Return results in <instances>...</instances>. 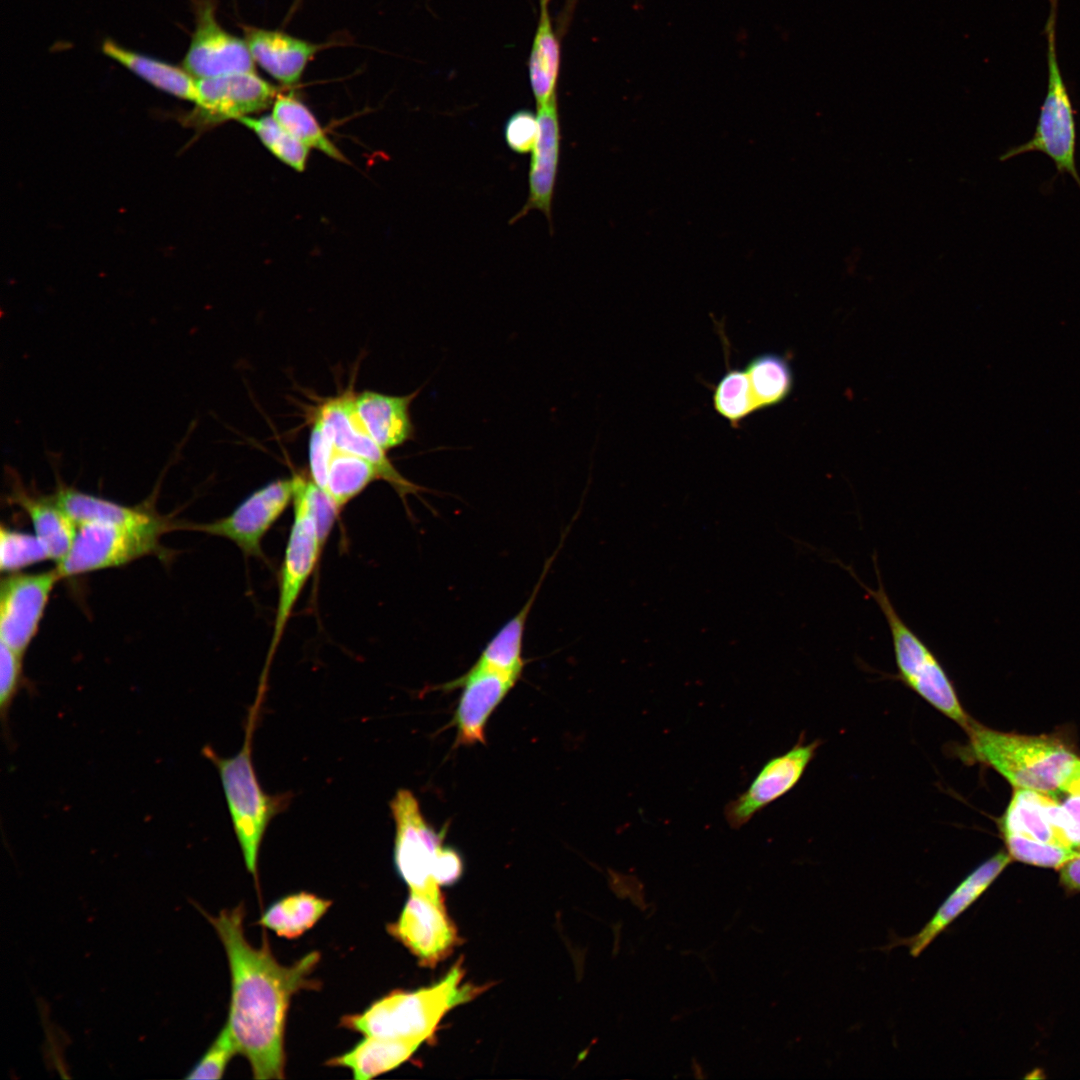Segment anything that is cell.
<instances>
[{
  "label": "cell",
  "mask_w": 1080,
  "mask_h": 1080,
  "mask_svg": "<svg viewBox=\"0 0 1080 1080\" xmlns=\"http://www.w3.org/2000/svg\"><path fill=\"white\" fill-rule=\"evenodd\" d=\"M244 915L242 904L217 916L207 915L223 944L231 974L226 1025L255 1079H281L289 1003L298 991L319 986L310 976L320 954L310 952L291 965L280 964L265 937L258 948L246 939Z\"/></svg>",
  "instance_id": "6da1fadb"
},
{
  "label": "cell",
  "mask_w": 1080,
  "mask_h": 1080,
  "mask_svg": "<svg viewBox=\"0 0 1080 1080\" xmlns=\"http://www.w3.org/2000/svg\"><path fill=\"white\" fill-rule=\"evenodd\" d=\"M965 731L968 741L958 747V756L994 769L1014 789L1057 794L1080 760L1055 736L998 731L974 719Z\"/></svg>",
  "instance_id": "7a4b0ae2"
},
{
  "label": "cell",
  "mask_w": 1080,
  "mask_h": 1080,
  "mask_svg": "<svg viewBox=\"0 0 1080 1080\" xmlns=\"http://www.w3.org/2000/svg\"><path fill=\"white\" fill-rule=\"evenodd\" d=\"M460 963L433 986L415 991H393L376 1000L363 1012L344 1016L342 1024L365 1036L429 1039L443 1016L453 1007L472 999L480 988L463 983Z\"/></svg>",
  "instance_id": "3957f363"
},
{
  "label": "cell",
  "mask_w": 1080,
  "mask_h": 1080,
  "mask_svg": "<svg viewBox=\"0 0 1080 1080\" xmlns=\"http://www.w3.org/2000/svg\"><path fill=\"white\" fill-rule=\"evenodd\" d=\"M873 563L878 582L876 589L869 588L851 567L839 562L875 601L887 622L897 668L896 678L965 730L972 718L962 706L952 679L937 655L899 615L882 582L876 553Z\"/></svg>",
  "instance_id": "277c9868"
},
{
  "label": "cell",
  "mask_w": 1080,
  "mask_h": 1080,
  "mask_svg": "<svg viewBox=\"0 0 1080 1080\" xmlns=\"http://www.w3.org/2000/svg\"><path fill=\"white\" fill-rule=\"evenodd\" d=\"M258 706L256 703L249 715L244 744L235 755L221 757L210 746L202 750L218 770L246 868L254 876L257 875L259 849L266 829L288 802L287 794L265 793L253 767L251 739Z\"/></svg>",
  "instance_id": "5b68a950"
},
{
  "label": "cell",
  "mask_w": 1080,
  "mask_h": 1080,
  "mask_svg": "<svg viewBox=\"0 0 1080 1080\" xmlns=\"http://www.w3.org/2000/svg\"><path fill=\"white\" fill-rule=\"evenodd\" d=\"M294 481L293 522L279 572L278 602L273 633L260 683L266 684L270 665L300 594L313 573L324 546L315 514L317 485L311 478L296 472Z\"/></svg>",
  "instance_id": "8992f818"
},
{
  "label": "cell",
  "mask_w": 1080,
  "mask_h": 1080,
  "mask_svg": "<svg viewBox=\"0 0 1080 1080\" xmlns=\"http://www.w3.org/2000/svg\"><path fill=\"white\" fill-rule=\"evenodd\" d=\"M173 528L178 524L169 518L143 526L80 524L69 551L55 568L63 579L116 568L145 556L168 561L174 552L160 539Z\"/></svg>",
  "instance_id": "52a82bcc"
},
{
  "label": "cell",
  "mask_w": 1080,
  "mask_h": 1080,
  "mask_svg": "<svg viewBox=\"0 0 1080 1080\" xmlns=\"http://www.w3.org/2000/svg\"><path fill=\"white\" fill-rule=\"evenodd\" d=\"M1057 5L1058 0H1050V12L1045 25L1048 43V86L1034 134L1027 142L1004 152L1000 160L1006 161L1029 152H1041L1053 161L1057 175L1069 174L1080 188V175L1076 166L1077 132L1074 110L1057 58Z\"/></svg>",
  "instance_id": "ba28073f"
},
{
  "label": "cell",
  "mask_w": 1080,
  "mask_h": 1080,
  "mask_svg": "<svg viewBox=\"0 0 1080 1080\" xmlns=\"http://www.w3.org/2000/svg\"><path fill=\"white\" fill-rule=\"evenodd\" d=\"M390 810L395 823L393 855L397 872L410 893L442 899L433 868L446 827L436 831L425 820L417 798L408 789L396 792Z\"/></svg>",
  "instance_id": "9c48e42d"
},
{
  "label": "cell",
  "mask_w": 1080,
  "mask_h": 1080,
  "mask_svg": "<svg viewBox=\"0 0 1080 1080\" xmlns=\"http://www.w3.org/2000/svg\"><path fill=\"white\" fill-rule=\"evenodd\" d=\"M294 481L277 479L255 490L227 516L204 523H179L190 529L234 543L246 557L265 558L262 541L293 502Z\"/></svg>",
  "instance_id": "30bf717a"
},
{
  "label": "cell",
  "mask_w": 1080,
  "mask_h": 1080,
  "mask_svg": "<svg viewBox=\"0 0 1080 1080\" xmlns=\"http://www.w3.org/2000/svg\"><path fill=\"white\" fill-rule=\"evenodd\" d=\"M278 94V89L256 72L198 79L195 106L182 120L200 129L239 121L272 107Z\"/></svg>",
  "instance_id": "8fae6325"
},
{
  "label": "cell",
  "mask_w": 1080,
  "mask_h": 1080,
  "mask_svg": "<svg viewBox=\"0 0 1080 1080\" xmlns=\"http://www.w3.org/2000/svg\"><path fill=\"white\" fill-rule=\"evenodd\" d=\"M195 28L182 66L197 80L255 72L244 38L226 31L216 17V0H193Z\"/></svg>",
  "instance_id": "7c38bea8"
},
{
  "label": "cell",
  "mask_w": 1080,
  "mask_h": 1080,
  "mask_svg": "<svg viewBox=\"0 0 1080 1080\" xmlns=\"http://www.w3.org/2000/svg\"><path fill=\"white\" fill-rule=\"evenodd\" d=\"M61 577L56 568L6 574L0 585V640L25 655L36 636L50 595Z\"/></svg>",
  "instance_id": "4fadbf2b"
},
{
  "label": "cell",
  "mask_w": 1080,
  "mask_h": 1080,
  "mask_svg": "<svg viewBox=\"0 0 1080 1080\" xmlns=\"http://www.w3.org/2000/svg\"><path fill=\"white\" fill-rule=\"evenodd\" d=\"M354 396L353 391L347 390L327 399L318 408L316 416L338 449L371 462L378 470L380 479L390 484L407 506L408 495L428 490L405 478L387 457L386 451L369 435L356 413Z\"/></svg>",
  "instance_id": "5bb4252c"
},
{
  "label": "cell",
  "mask_w": 1080,
  "mask_h": 1080,
  "mask_svg": "<svg viewBox=\"0 0 1080 1080\" xmlns=\"http://www.w3.org/2000/svg\"><path fill=\"white\" fill-rule=\"evenodd\" d=\"M821 745L819 740L804 743L803 737L788 751L770 758L748 788L724 808L732 829L746 825L757 813L790 792L800 781Z\"/></svg>",
  "instance_id": "9a60e30c"
},
{
  "label": "cell",
  "mask_w": 1080,
  "mask_h": 1080,
  "mask_svg": "<svg viewBox=\"0 0 1080 1080\" xmlns=\"http://www.w3.org/2000/svg\"><path fill=\"white\" fill-rule=\"evenodd\" d=\"M520 676L472 665L460 677L438 687L462 688L452 719L458 746L485 744V728L491 714L515 686Z\"/></svg>",
  "instance_id": "2e32d148"
},
{
  "label": "cell",
  "mask_w": 1080,
  "mask_h": 1080,
  "mask_svg": "<svg viewBox=\"0 0 1080 1080\" xmlns=\"http://www.w3.org/2000/svg\"><path fill=\"white\" fill-rule=\"evenodd\" d=\"M424 966L446 958L457 943V932L442 899L410 893L398 920L388 926Z\"/></svg>",
  "instance_id": "e0dca14e"
},
{
  "label": "cell",
  "mask_w": 1080,
  "mask_h": 1080,
  "mask_svg": "<svg viewBox=\"0 0 1080 1080\" xmlns=\"http://www.w3.org/2000/svg\"><path fill=\"white\" fill-rule=\"evenodd\" d=\"M1002 833L1079 848L1074 824L1057 794L1014 789L1007 809L1000 819Z\"/></svg>",
  "instance_id": "ac0fdd59"
},
{
  "label": "cell",
  "mask_w": 1080,
  "mask_h": 1080,
  "mask_svg": "<svg viewBox=\"0 0 1080 1080\" xmlns=\"http://www.w3.org/2000/svg\"><path fill=\"white\" fill-rule=\"evenodd\" d=\"M1011 861L1012 858L1006 850L998 851L954 888L919 932L905 938L894 937L893 941L883 949L906 946L911 956H919L939 934L986 892Z\"/></svg>",
  "instance_id": "d6986e66"
},
{
  "label": "cell",
  "mask_w": 1080,
  "mask_h": 1080,
  "mask_svg": "<svg viewBox=\"0 0 1080 1080\" xmlns=\"http://www.w3.org/2000/svg\"><path fill=\"white\" fill-rule=\"evenodd\" d=\"M537 107L539 134L530 162L529 195L525 205L510 223L516 222L533 209L540 210L551 223L561 141L557 96Z\"/></svg>",
  "instance_id": "ffe728a7"
},
{
  "label": "cell",
  "mask_w": 1080,
  "mask_h": 1080,
  "mask_svg": "<svg viewBox=\"0 0 1080 1080\" xmlns=\"http://www.w3.org/2000/svg\"><path fill=\"white\" fill-rule=\"evenodd\" d=\"M255 64L284 86L296 85L309 62L327 45L254 26H242Z\"/></svg>",
  "instance_id": "44dd1931"
},
{
  "label": "cell",
  "mask_w": 1080,
  "mask_h": 1080,
  "mask_svg": "<svg viewBox=\"0 0 1080 1080\" xmlns=\"http://www.w3.org/2000/svg\"><path fill=\"white\" fill-rule=\"evenodd\" d=\"M418 393L396 396L366 390L355 394L354 406L361 423L385 451L414 438L410 406Z\"/></svg>",
  "instance_id": "7402d4cb"
},
{
  "label": "cell",
  "mask_w": 1080,
  "mask_h": 1080,
  "mask_svg": "<svg viewBox=\"0 0 1080 1080\" xmlns=\"http://www.w3.org/2000/svg\"><path fill=\"white\" fill-rule=\"evenodd\" d=\"M9 499L29 517L34 534L46 547L50 559L58 563L69 551L77 525L58 505L53 495L34 494L25 489L13 472Z\"/></svg>",
  "instance_id": "603a6c76"
},
{
  "label": "cell",
  "mask_w": 1080,
  "mask_h": 1080,
  "mask_svg": "<svg viewBox=\"0 0 1080 1080\" xmlns=\"http://www.w3.org/2000/svg\"><path fill=\"white\" fill-rule=\"evenodd\" d=\"M52 495L77 526L84 523L143 526L167 518L157 513L152 503L127 506L85 493L61 481Z\"/></svg>",
  "instance_id": "cb8c5ba5"
},
{
  "label": "cell",
  "mask_w": 1080,
  "mask_h": 1080,
  "mask_svg": "<svg viewBox=\"0 0 1080 1080\" xmlns=\"http://www.w3.org/2000/svg\"><path fill=\"white\" fill-rule=\"evenodd\" d=\"M556 555L557 551L546 561L543 572L525 604L495 633L474 665L521 677L526 663L522 654L526 623Z\"/></svg>",
  "instance_id": "d4e9b609"
},
{
  "label": "cell",
  "mask_w": 1080,
  "mask_h": 1080,
  "mask_svg": "<svg viewBox=\"0 0 1080 1080\" xmlns=\"http://www.w3.org/2000/svg\"><path fill=\"white\" fill-rule=\"evenodd\" d=\"M102 51L155 88L183 100L196 101L197 79L183 66L130 50L109 39L103 42Z\"/></svg>",
  "instance_id": "484cf974"
},
{
  "label": "cell",
  "mask_w": 1080,
  "mask_h": 1080,
  "mask_svg": "<svg viewBox=\"0 0 1080 1080\" xmlns=\"http://www.w3.org/2000/svg\"><path fill=\"white\" fill-rule=\"evenodd\" d=\"M421 1044L412 1039L365 1036L350 1051L328 1063L350 1069L355 1079L368 1080L407 1061Z\"/></svg>",
  "instance_id": "4316f807"
},
{
  "label": "cell",
  "mask_w": 1080,
  "mask_h": 1080,
  "mask_svg": "<svg viewBox=\"0 0 1080 1080\" xmlns=\"http://www.w3.org/2000/svg\"><path fill=\"white\" fill-rule=\"evenodd\" d=\"M550 0H539V19L528 61L531 89L537 106L557 96L560 70V43L553 30Z\"/></svg>",
  "instance_id": "83f0119b"
},
{
  "label": "cell",
  "mask_w": 1080,
  "mask_h": 1080,
  "mask_svg": "<svg viewBox=\"0 0 1080 1080\" xmlns=\"http://www.w3.org/2000/svg\"><path fill=\"white\" fill-rule=\"evenodd\" d=\"M331 901L308 892L281 898L262 915L258 924L279 937L294 939L310 930L327 912Z\"/></svg>",
  "instance_id": "f1b7e54d"
},
{
  "label": "cell",
  "mask_w": 1080,
  "mask_h": 1080,
  "mask_svg": "<svg viewBox=\"0 0 1080 1080\" xmlns=\"http://www.w3.org/2000/svg\"><path fill=\"white\" fill-rule=\"evenodd\" d=\"M744 369L759 411L780 404L793 389V371L782 355L771 352L758 354L749 360Z\"/></svg>",
  "instance_id": "f546056e"
},
{
  "label": "cell",
  "mask_w": 1080,
  "mask_h": 1080,
  "mask_svg": "<svg viewBox=\"0 0 1080 1080\" xmlns=\"http://www.w3.org/2000/svg\"><path fill=\"white\" fill-rule=\"evenodd\" d=\"M271 115L307 147L319 150L332 159L346 161L311 110L292 94L279 93L273 103Z\"/></svg>",
  "instance_id": "4dcf8cb0"
},
{
  "label": "cell",
  "mask_w": 1080,
  "mask_h": 1080,
  "mask_svg": "<svg viewBox=\"0 0 1080 1080\" xmlns=\"http://www.w3.org/2000/svg\"><path fill=\"white\" fill-rule=\"evenodd\" d=\"M377 479H380L379 472L371 462L336 447L328 468L325 492L341 511Z\"/></svg>",
  "instance_id": "1f68e13d"
},
{
  "label": "cell",
  "mask_w": 1080,
  "mask_h": 1080,
  "mask_svg": "<svg viewBox=\"0 0 1080 1080\" xmlns=\"http://www.w3.org/2000/svg\"><path fill=\"white\" fill-rule=\"evenodd\" d=\"M713 407L733 428L758 410L745 369L730 368L713 388Z\"/></svg>",
  "instance_id": "d6a6232c"
},
{
  "label": "cell",
  "mask_w": 1080,
  "mask_h": 1080,
  "mask_svg": "<svg viewBox=\"0 0 1080 1080\" xmlns=\"http://www.w3.org/2000/svg\"><path fill=\"white\" fill-rule=\"evenodd\" d=\"M239 122L252 130L280 161L296 171L305 169L310 148L283 128L272 115L247 116Z\"/></svg>",
  "instance_id": "836d02e7"
},
{
  "label": "cell",
  "mask_w": 1080,
  "mask_h": 1080,
  "mask_svg": "<svg viewBox=\"0 0 1080 1080\" xmlns=\"http://www.w3.org/2000/svg\"><path fill=\"white\" fill-rule=\"evenodd\" d=\"M48 559L46 547L35 534L1 526L0 569L3 574L20 572Z\"/></svg>",
  "instance_id": "e575fe53"
},
{
  "label": "cell",
  "mask_w": 1080,
  "mask_h": 1080,
  "mask_svg": "<svg viewBox=\"0 0 1080 1080\" xmlns=\"http://www.w3.org/2000/svg\"><path fill=\"white\" fill-rule=\"evenodd\" d=\"M1002 836L1012 860L1038 867L1059 869L1078 850L1040 842L1016 833H1002Z\"/></svg>",
  "instance_id": "d590c367"
},
{
  "label": "cell",
  "mask_w": 1080,
  "mask_h": 1080,
  "mask_svg": "<svg viewBox=\"0 0 1080 1080\" xmlns=\"http://www.w3.org/2000/svg\"><path fill=\"white\" fill-rule=\"evenodd\" d=\"M238 1053L233 1036L225 1025L216 1039L189 1071L186 1079H220L232 1057Z\"/></svg>",
  "instance_id": "8d00e7d4"
},
{
  "label": "cell",
  "mask_w": 1080,
  "mask_h": 1080,
  "mask_svg": "<svg viewBox=\"0 0 1080 1080\" xmlns=\"http://www.w3.org/2000/svg\"><path fill=\"white\" fill-rule=\"evenodd\" d=\"M24 655L7 645H0V712L5 722L10 707L23 684Z\"/></svg>",
  "instance_id": "74e56055"
},
{
  "label": "cell",
  "mask_w": 1080,
  "mask_h": 1080,
  "mask_svg": "<svg viewBox=\"0 0 1080 1080\" xmlns=\"http://www.w3.org/2000/svg\"><path fill=\"white\" fill-rule=\"evenodd\" d=\"M335 449L332 439L316 416L309 437V469L310 478L324 491L329 464Z\"/></svg>",
  "instance_id": "f35d334b"
},
{
  "label": "cell",
  "mask_w": 1080,
  "mask_h": 1080,
  "mask_svg": "<svg viewBox=\"0 0 1080 1080\" xmlns=\"http://www.w3.org/2000/svg\"><path fill=\"white\" fill-rule=\"evenodd\" d=\"M539 134L538 118L529 110H518L510 115L504 125V139L515 153L533 151Z\"/></svg>",
  "instance_id": "ab89813d"
},
{
  "label": "cell",
  "mask_w": 1080,
  "mask_h": 1080,
  "mask_svg": "<svg viewBox=\"0 0 1080 1080\" xmlns=\"http://www.w3.org/2000/svg\"><path fill=\"white\" fill-rule=\"evenodd\" d=\"M463 873V861L458 852L451 847L443 845L438 849L435 860L433 875L439 886H447L455 883Z\"/></svg>",
  "instance_id": "60d3db41"
},
{
  "label": "cell",
  "mask_w": 1080,
  "mask_h": 1080,
  "mask_svg": "<svg viewBox=\"0 0 1080 1080\" xmlns=\"http://www.w3.org/2000/svg\"><path fill=\"white\" fill-rule=\"evenodd\" d=\"M1058 871L1063 887L1070 891L1080 892V848Z\"/></svg>",
  "instance_id": "b9f144b4"
},
{
  "label": "cell",
  "mask_w": 1080,
  "mask_h": 1080,
  "mask_svg": "<svg viewBox=\"0 0 1080 1080\" xmlns=\"http://www.w3.org/2000/svg\"><path fill=\"white\" fill-rule=\"evenodd\" d=\"M1060 792L1080 793V760L1078 761L1072 776Z\"/></svg>",
  "instance_id": "7bdbcfd3"
},
{
  "label": "cell",
  "mask_w": 1080,
  "mask_h": 1080,
  "mask_svg": "<svg viewBox=\"0 0 1080 1080\" xmlns=\"http://www.w3.org/2000/svg\"><path fill=\"white\" fill-rule=\"evenodd\" d=\"M300 1H301V0H295V5H296V4L298 3V2H300ZM295 5H294V7H295ZM294 7H293V8H294Z\"/></svg>",
  "instance_id": "ee69618b"
}]
</instances>
